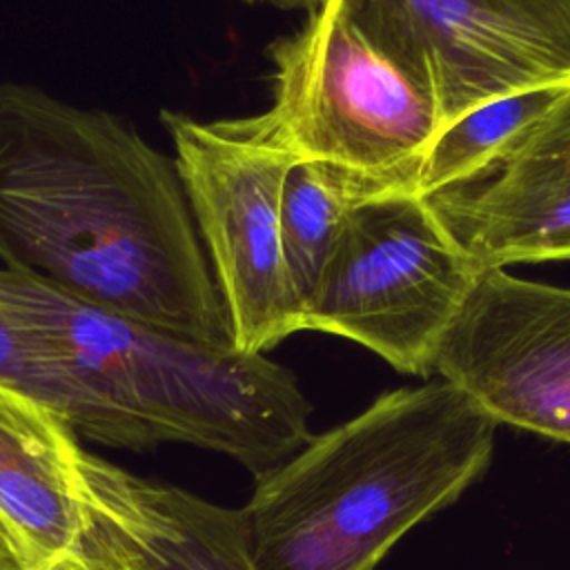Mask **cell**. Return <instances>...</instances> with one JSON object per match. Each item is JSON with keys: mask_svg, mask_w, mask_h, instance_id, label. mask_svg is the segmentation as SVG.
Returning <instances> with one entry per match:
<instances>
[{"mask_svg": "<svg viewBox=\"0 0 570 570\" xmlns=\"http://www.w3.org/2000/svg\"><path fill=\"white\" fill-rule=\"evenodd\" d=\"M0 265L236 347L176 163L122 118L0 80Z\"/></svg>", "mask_w": 570, "mask_h": 570, "instance_id": "cell-1", "label": "cell"}, {"mask_svg": "<svg viewBox=\"0 0 570 570\" xmlns=\"http://www.w3.org/2000/svg\"><path fill=\"white\" fill-rule=\"evenodd\" d=\"M497 428L443 379L381 394L258 476L243 508L258 570H374L485 472Z\"/></svg>", "mask_w": 570, "mask_h": 570, "instance_id": "cell-2", "label": "cell"}, {"mask_svg": "<svg viewBox=\"0 0 570 570\" xmlns=\"http://www.w3.org/2000/svg\"><path fill=\"white\" fill-rule=\"evenodd\" d=\"M0 301L158 441L227 454L261 476L312 439V407L296 376L265 354L209 345L94 305L18 267L0 265Z\"/></svg>", "mask_w": 570, "mask_h": 570, "instance_id": "cell-3", "label": "cell"}, {"mask_svg": "<svg viewBox=\"0 0 570 570\" xmlns=\"http://www.w3.org/2000/svg\"><path fill=\"white\" fill-rule=\"evenodd\" d=\"M269 105L252 129L294 160L356 176L370 191H414L441 127L432 100L374 51L332 0L269 42Z\"/></svg>", "mask_w": 570, "mask_h": 570, "instance_id": "cell-4", "label": "cell"}, {"mask_svg": "<svg viewBox=\"0 0 570 570\" xmlns=\"http://www.w3.org/2000/svg\"><path fill=\"white\" fill-rule=\"evenodd\" d=\"M479 276L425 198L387 191L350 209L303 330L350 338L399 372L428 376Z\"/></svg>", "mask_w": 570, "mask_h": 570, "instance_id": "cell-5", "label": "cell"}, {"mask_svg": "<svg viewBox=\"0 0 570 570\" xmlns=\"http://www.w3.org/2000/svg\"><path fill=\"white\" fill-rule=\"evenodd\" d=\"M160 118L234 345L265 354L303 332L281 238V191L294 158L265 142L247 116L198 120L163 111Z\"/></svg>", "mask_w": 570, "mask_h": 570, "instance_id": "cell-6", "label": "cell"}, {"mask_svg": "<svg viewBox=\"0 0 570 570\" xmlns=\"http://www.w3.org/2000/svg\"><path fill=\"white\" fill-rule=\"evenodd\" d=\"M332 2L432 100L441 125L494 98L570 85V0Z\"/></svg>", "mask_w": 570, "mask_h": 570, "instance_id": "cell-7", "label": "cell"}, {"mask_svg": "<svg viewBox=\"0 0 570 570\" xmlns=\"http://www.w3.org/2000/svg\"><path fill=\"white\" fill-rule=\"evenodd\" d=\"M432 374L497 423L570 445V287L483 272L445 330Z\"/></svg>", "mask_w": 570, "mask_h": 570, "instance_id": "cell-8", "label": "cell"}, {"mask_svg": "<svg viewBox=\"0 0 570 570\" xmlns=\"http://www.w3.org/2000/svg\"><path fill=\"white\" fill-rule=\"evenodd\" d=\"M425 200L476 274L570 261V87L485 169Z\"/></svg>", "mask_w": 570, "mask_h": 570, "instance_id": "cell-9", "label": "cell"}, {"mask_svg": "<svg viewBox=\"0 0 570 570\" xmlns=\"http://www.w3.org/2000/svg\"><path fill=\"white\" fill-rule=\"evenodd\" d=\"M82 548L111 570H258L243 510L209 503L78 445Z\"/></svg>", "mask_w": 570, "mask_h": 570, "instance_id": "cell-10", "label": "cell"}, {"mask_svg": "<svg viewBox=\"0 0 570 570\" xmlns=\"http://www.w3.org/2000/svg\"><path fill=\"white\" fill-rule=\"evenodd\" d=\"M76 450V428L65 416L0 387V521L31 570H42L82 541Z\"/></svg>", "mask_w": 570, "mask_h": 570, "instance_id": "cell-11", "label": "cell"}, {"mask_svg": "<svg viewBox=\"0 0 570 570\" xmlns=\"http://www.w3.org/2000/svg\"><path fill=\"white\" fill-rule=\"evenodd\" d=\"M0 387L31 396L65 416L76 432L111 448L145 450L160 443L127 410L71 372L0 301Z\"/></svg>", "mask_w": 570, "mask_h": 570, "instance_id": "cell-12", "label": "cell"}, {"mask_svg": "<svg viewBox=\"0 0 570 570\" xmlns=\"http://www.w3.org/2000/svg\"><path fill=\"white\" fill-rule=\"evenodd\" d=\"M367 198V187L352 174L307 160L289 165L281 191V238L303 321L350 209Z\"/></svg>", "mask_w": 570, "mask_h": 570, "instance_id": "cell-13", "label": "cell"}, {"mask_svg": "<svg viewBox=\"0 0 570 570\" xmlns=\"http://www.w3.org/2000/svg\"><path fill=\"white\" fill-rule=\"evenodd\" d=\"M568 87L523 89L481 102L441 125L419 163L414 194L428 198L476 176L539 120Z\"/></svg>", "mask_w": 570, "mask_h": 570, "instance_id": "cell-14", "label": "cell"}, {"mask_svg": "<svg viewBox=\"0 0 570 570\" xmlns=\"http://www.w3.org/2000/svg\"><path fill=\"white\" fill-rule=\"evenodd\" d=\"M42 570H111V568L100 557H96L94 552L82 548V543H80L76 550L53 559Z\"/></svg>", "mask_w": 570, "mask_h": 570, "instance_id": "cell-15", "label": "cell"}, {"mask_svg": "<svg viewBox=\"0 0 570 570\" xmlns=\"http://www.w3.org/2000/svg\"><path fill=\"white\" fill-rule=\"evenodd\" d=\"M0 570H31L20 543L0 521Z\"/></svg>", "mask_w": 570, "mask_h": 570, "instance_id": "cell-16", "label": "cell"}, {"mask_svg": "<svg viewBox=\"0 0 570 570\" xmlns=\"http://www.w3.org/2000/svg\"><path fill=\"white\" fill-rule=\"evenodd\" d=\"M243 2H249V4H274V7H281V9H294V7H307V9H314L318 4H323L325 0H243Z\"/></svg>", "mask_w": 570, "mask_h": 570, "instance_id": "cell-17", "label": "cell"}]
</instances>
